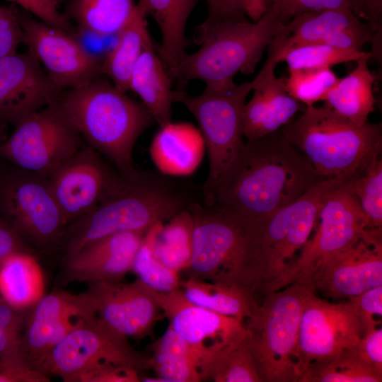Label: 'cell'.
Here are the masks:
<instances>
[{"mask_svg": "<svg viewBox=\"0 0 382 382\" xmlns=\"http://www.w3.org/2000/svg\"><path fill=\"white\" fill-rule=\"evenodd\" d=\"M323 180L279 129L246 140L203 203L259 226Z\"/></svg>", "mask_w": 382, "mask_h": 382, "instance_id": "cell-1", "label": "cell"}, {"mask_svg": "<svg viewBox=\"0 0 382 382\" xmlns=\"http://www.w3.org/2000/svg\"><path fill=\"white\" fill-rule=\"evenodd\" d=\"M123 174L119 190L66 226L62 240L65 255L113 233H146L204 201L202 185L179 177L135 168Z\"/></svg>", "mask_w": 382, "mask_h": 382, "instance_id": "cell-2", "label": "cell"}, {"mask_svg": "<svg viewBox=\"0 0 382 382\" xmlns=\"http://www.w3.org/2000/svg\"><path fill=\"white\" fill-rule=\"evenodd\" d=\"M59 102L89 146L122 173L134 168L132 151L140 134L155 122L142 103L99 77L62 92Z\"/></svg>", "mask_w": 382, "mask_h": 382, "instance_id": "cell-3", "label": "cell"}, {"mask_svg": "<svg viewBox=\"0 0 382 382\" xmlns=\"http://www.w3.org/2000/svg\"><path fill=\"white\" fill-rule=\"evenodd\" d=\"M284 24L267 11L256 22L246 19L204 21L197 28L199 49L167 69L171 79L199 80L207 87L226 88L238 73L254 72L263 53Z\"/></svg>", "mask_w": 382, "mask_h": 382, "instance_id": "cell-4", "label": "cell"}, {"mask_svg": "<svg viewBox=\"0 0 382 382\" xmlns=\"http://www.w3.org/2000/svg\"><path fill=\"white\" fill-rule=\"evenodd\" d=\"M279 129L325 179L352 178L381 154V123L354 124L325 104L306 106Z\"/></svg>", "mask_w": 382, "mask_h": 382, "instance_id": "cell-5", "label": "cell"}, {"mask_svg": "<svg viewBox=\"0 0 382 382\" xmlns=\"http://www.w3.org/2000/svg\"><path fill=\"white\" fill-rule=\"evenodd\" d=\"M349 180L334 178L320 181L256 228L252 243V289L255 296L278 290L311 237L325 199Z\"/></svg>", "mask_w": 382, "mask_h": 382, "instance_id": "cell-6", "label": "cell"}, {"mask_svg": "<svg viewBox=\"0 0 382 382\" xmlns=\"http://www.w3.org/2000/svg\"><path fill=\"white\" fill-rule=\"evenodd\" d=\"M194 221L188 277L252 291V241L257 228L237 216L203 202L190 208Z\"/></svg>", "mask_w": 382, "mask_h": 382, "instance_id": "cell-7", "label": "cell"}, {"mask_svg": "<svg viewBox=\"0 0 382 382\" xmlns=\"http://www.w3.org/2000/svg\"><path fill=\"white\" fill-rule=\"evenodd\" d=\"M313 292L291 284L263 296L245 320L248 346L261 382H297V345L303 308Z\"/></svg>", "mask_w": 382, "mask_h": 382, "instance_id": "cell-8", "label": "cell"}, {"mask_svg": "<svg viewBox=\"0 0 382 382\" xmlns=\"http://www.w3.org/2000/svg\"><path fill=\"white\" fill-rule=\"evenodd\" d=\"M252 91L250 81L226 88L207 87L197 96L174 90V102L180 103L197 121L209 156V172L202 185L203 198L242 148V110Z\"/></svg>", "mask_w": 382, "mask_h": 382, "instance_id": "cell-9", "label": "cell"}, {"mask_svg": "<svg viewBox=\"0 0 382 382\" xmlns=\"http://www.w3.org/2000/svg\"><path fill=\"white\" fill-rule=\"evenodd\" d=\"M81 137L58 99L16 122L0 154L20 169L48 176L81 148Z\"/></svg>", "mask_w": 382, "mask_h": 382, "instance_id": "cell-10", "label": "cell"}, {"mask_svg": "<svg viewBox=\"0 0 382 382\" xmlns=\"http://www.w3.org/2000/svg\"><path fill=\"white\" fill-rule=\"evenodd\" d=\"M351 179L325 199L314 234L280 282L278 290L291 284L309 288L313 275L325 261L352 245L371 228L352 190Z\"/></svg>", "mask_w": 382, "mask_h": 382, "instance_id": "cell-11", "label": "cell"}, {"mask_svg": "<svg viewBox=\"0 0 382 382\" xmlns=\"http://www.w3.org/2000/svg\"><path fill=\"white\" fill-rule=\"evenodd\" d=\"M0 212L28 245L62 242L67 223L47 177L17 168L0 178Z\"/></svg>", "mask_w": 382, "mask_h": 382, "instance_id": "cell-12", "label": "cell"}, {"mask_svg": "<svg viewBox=\"0 0 382 382\" xmlns=\"http://www.w3.org/2000/svg\"><path fill=\"white\" fill-rule=\"evenodd\" d=\"M146 357L136 351L127 337L105 324L98 316L81 318L52 349L41 373L76 382L83 374L106 364L144 369Z\"/></svg>", "mask_w": 382, "mask_h": 382, "instance_id": "cell-13", "label": "cell"}, {"mask_svg": "<svg viewBox=\"0 0 382 382\" xmlns=\"http://www.w3.org/2000/svg\"><path fill=\"white\" fill-rule=\"evenodd\" d=\"M47 177L67 226L120 188L125 175L91 146L81 148Z\"/></svg>", "mask_w": 382, "mask_h": 382, "instance_id": "cell-14", "label": "cell"}, {"mask_svg": "<svg viewBox=\"0 0 382 382\" xmlns=\"http://www.w3.org/2000/svg\"><path fill=\"white\" fill-rule=\"evenodd\" d=\"M362 336L360 323L349 301L331 303L311 292L300 321L299 377L311 362L354 349Z\"/></svg>", "mask_w": 382, "mask_h": 382, "instance_id": "cell-15", "label": "cell"}, {"mask_svg": "<svg viewBox=\"0 0 382 382\" xmlns=\"http://www.w3.org/2000/svg\"><path fill=\"white\" fill-rule=\"evenodd\" d=\"M19 18L23 42L57 87L61 90L79 88L101 75V61L71 33L20 12Z\"/></svg>", "mask_w": 382, "mask_h": 382, "instance_id": "cell-16", "label": "cell"}, {"mask_svg": "<svg viewBox=\"0 0 382 382\" xmlns=\"http://www.w3.org/2000/svg\"><path fill=\"white\" fill-rule=\"evenodd\" d=\"M381 42V31L374 32L349 8L299 14L284 25L270 42L267 57L279 63L288 50L306 45H325L362 50L366 43Z\"/></svg>", "mask_w": 382, "mask_h": 382, "instance_id": "cell-17", "label": "cell"}, {"mask_svg": "<svg viewBox=\"0 0 382 382\" xmlns=\"http://www.w3.org/2000/svg\"><path fill=\"white\" fill-rule=\"evenodd\" d=\"M29 310L23 334L24 352L29 365L40 373L48 354L79 320L97 316L96 301L88 291L54 290Z\"/></svg>", "mask_w": 382, "mask_h": 382, "instance_id": "cell-18", "label": "cell"}, {"mask_svg": "<svg viewBox=\"0 0 382 382\" xmlns=\"http://www.w3.org/2000/svg\"><path fill=\"white\" fill-rule=\"evenodd\" d=\"M378 286H382V228H369L325 261L308 287L327 297L349 299Z\"/></svg>", "mask_w": 382, "mask_h": 382, "instance_id": "cell-19", "label": "cell"}, {"mask_svg": "<svg viewBox=\"0 0 382 382\" xmlns=\"http://www.w3.org/2000/svg\"><path fill=\"white\" fill-rule=\"evenodd\" d=\"M88 291L96 301L98 317L127 339L151 335L161 316L156 291L138 279L130 283H91Z\"/></svg>", "mask_w": 382, "mask_h": 382, "instance_id": "cell-20", "label": "cell"}, {"mask_svg": "<svg viewBox=\"0 0 382 382\" xmlns=\"http://www.w3.org/2000/svg\"><path fill=\"white\" fill-rule=\"evenodd\" d=\"M62 92L29 50L0 57V122L15 125L57 100Z\"/></svg>", "mask_w": 382, "mask_h": 382, "instance_id": "cell-21", "label": "cell"}, {"mask_svg": "<svg viewBox=\"0 0 382 382\" xmlns=\"http://www.w3.org/2000/svg\"><path fill=\"white\" fill-rule=\"evenodd\" d=\"M156 295L169 327L209 357L245 331L243 320L191 302L180 287L168 292L156 291Z\"/></svg>", "mask_w": 382, "mask_h": 382, "instance_id": "cell-22", "label": "cell"}, {"mask_svg": "<svg viewBox=\"0 0 382 382\" xmlns=\"http://www.w3.org/2000/svg\"><path fill=\"white\" fill-rule=\"evenodd\" d=\"M145 234L134 231L113 233L65 255L62 282L121 281L132 272L136 253Z\"/></svg>", "mask_w": 382, "mask_h": 382, "instance_id": "cell-23", "label": "cell"}, {"mask_svg": "<svg viewBox=\"0 0 382 382\" xmlns=\"http://www.w3.org/2000/svg\"><path fill=\"white\" fill-rule=\"evenodd\" d=\"M277 64L267 57L259 73L250 81L253 94L242 110L246 140H254L279 130L306 108L287 93L285 78L275 76Z\"/></svg>", "mask_w": 382, "mask_h": 382, "instance_id": "cell-24", "label": "cell"}, {"mask_svg": "<svg viewBox=\"0 0 382 382\" xmlns=\"http://www.w3.org/2000/svg\"><path fill=\"white\" fill-rule=\"evenodd\" d=\"M205 142L199 129L189 122H172L160 127L149 153L157 170L173 177L192 175L200 165Z\"/></svg>", "mask_w": 382, "mask_h": 382, "instance_id": "cell-25", "label": "cell"}, {"mask_svg": "<svg viewBox=\"0 0 382 382\" xmlns=\"http://www.w3.org/2000/svg\"><path fill=\"white\" fill-rule=\"evenodd\" d=\"M150 41L137 60L129 80V90L137 93L160 127L171 121L174 90L171 78Z\"/></svg>", "mask_w": 382, "mask_h": 382, "instance_id": "cell-26", "label": "cell"}, {"mask_svg": "<svg viewBox=\"0 0 382 382\" xmlns=\"http://www.w3.org/2000/svg\"><path fill=\"white\" fill-rule=\"evenodd\" d=\"M152 351L151 357L145 359L144 369H151L164 382L204 381L209 354L186 342L169 326L152 345Z\"/></svg>", "mask_w": 382, "mask_h": 382, "instance_id": "cell-27", "label": "cell"}, {"mask_svg": "<svg viewBox=\"0 0 382 382\" xmlns=\"http://www.w3.org/2000/svg\"><path fill=\"white\" fill-rule=\"evenodd\" d=\"M147 15L137 2L135 9L117 33L115 46L101 61V74L108 76L119 90H129L132 70L146 45L151 41L148 29Z\"/></svg>", "mask_w": 382, "mask_h": 382, "instance_id": "cell-28", "label": "cell"}, {"mask_svg": "<svg viewBox=\"0 0 382 382\" xmlns=\"http://www.w3.org/2000/svg\"><path fill=\"white\" fill-rule=\"evenodd\" d=\"M45 291L44 272L33 253H16L0 264V297L11 306L29 310Z\"/></svg>", "mask_w": 382, "mask_h": 382, "instance_id": "cell-29", "label": "cell"}, {"mask_svg": "<svg viewBox=\"0 0 382 382\" xmlns=\"http://www.w3.org/2000/svg\"><path fill=\"white\" fill-rule=\"evenodd\" d=\"M369 59L357 60L355 69L339 78L324 100V104L336 113L359 125L367 122L375 109L373 86L376 77L369 69Z\"/></svg>", "mask_w": 382, "mask_h": 382, "instance_id": "cell-30", "label": "cell"}, {"mask_svg": "<svg viewBox=\"0 0 382 382\" xmlns=\"http://www.w3.org/2000/svg\"><path fill=\"white\" fill-rule=\"evenodd\" d=\"M138 2L159 28L161 43L158 54L167 69L174 66L186 54V25L197 0H139Z\"/></svg>", "mask_w": 382, "mask_h": 382, "instance_id": "cell-31", "label": "cell"}, {"mask_svg": "<svg viewBox=\"0 0 382 382\" xmlns=\"http://www.w3.org/2000/svg\"><path fill=\"white\" fill-rule=\"evenodd\" d=\"M180 288L191 302L243 322L258 305L253 294L236 285L187 277L180 280Z\"/></svg>", "mask_w": 382, "mask_h": 382, "instance_id": "cell-32", "label": "cell"}, {"mask_svg": "<svg viewBox=\"0 0 382 382\" xmlns=\"http://www.w3.org/2000/svg\"><path fill=\"white\" fill-rule=\"evenodd\" d=\"M193 228L190 210L178 213L166 224L160 222L154 226L150 232L156 257L175 272L187 269L192 255Z\"/></svg>", "mask_w": 382, "mask_h": 382, "instance_id": "cell-33", "label": "cell"}, {"mask_svg": "<svg viewBox=\"0 0 382 382\" xmlns=\"http://www.w3.org/2000/svg\"><path fill=\"white\" fill-rule=\"evenodd\" d=\"M25 311L0 297V369L16 374L23 382H47L48 376L33 369L25 357L23 340Z\"/></svg>", "mask_w": 382, "mask_h": 382, "instance_id": "cell-34", "label": "cell"}, {"mask_svg": "<svg viewBox=\"0 0 382 382\" xmlns=\"http://www.w3.org/2000/svg\"><path fill=\"white\" fill-rule=\"evenodd\" d=\"M136 4L134 0H70L67 15L81 31L105 36L120 32Z\"/></svg>", "mask_w": 382, "mask_h": 382, "instance_id": "cell-35", "label": "cell"}, {"mask_svg": "<svg viewBox=\"0 0 382 382\" xmlns=\"http://www.w3.org/2000/svg\"><path fill=\"white\" fill-rule=\"evenodd\" d=\"M354 349L311 362L298 382L382 381V373L364 361Z\"/></svg>", "mask_w": 382, "mask_h": 382, "instance_id": "cell-36", "label": "cell"}, {"mask_svg": "<svg viewBox=\"0 0 382 382\" xmlns=\"http://www.w3.org/2000/svg\"><path fill=\"white\" fill-rule=\"evenodd\" d=\"M203 376L215 382H261L245 331L207 359Z\"/></svg>", "mask_w": 382, "mask_h": 382, "instance_id": "cell-37", "label": "cell"}, {"mask_svg": "<svg viewBox=\"0 0 382 382\" xmlns=\"http://www.w3.org/2000/svg\"><path fill=\"white\" fill-rule=\"evenodd\" d=\"M364 57L371 58V53L314 44L291 48L280 56L279 62H286L289 69H299L331 67Z\"/></svg>", "mask_w": 382, "mask_h": 382, "instance_id": "cell-38", "label": "cell"}, {"mask_svg": "<svg viewBox=\"0 0 382 382\" xmlns=\"http://www.w3.org/2000/svg\"><path fill=\"white\" fill-rule=\"evenodd\" d=\"M352 190L371 228H382V158L376 156L350 180Z\"/></svg>", "mask_w": 382, "mask_h": 382, "instance_id": "cell-39", "label": "cell"}, {"mask_svg": "<svg viewBox=\"0 0 382 382\" xmlns=\"http://www.w3.org/2000/svg\"><path fill=\"white\" fill-rule=\"evenodd\" d=\"M285 78L287 93L306 106L325 100L339 78L330 67L289 69Z\"/></svg>", "mask_w": 382, "mask_h": 382, "instance_id": "cell-40", "label": "cell"}, {"mask_svg": "<svg viewBox=\"0 0 382 382\" xmlns=\"http://www.w3.org/2000/svg\"><path fill=\"white\" fill-rule=\"evenodd\" d=\"M132 272L139 281L155 291L168 292L180 287L179 273L163 265L154 255L150 229L136 253Z\"/></svg>", "mask_w": 382, "mask_h": 382, "instance_id": "cell-41", "label": "cell"}, {"mask_svg": "<svg viewBox=\"0 0 382 382\" xmlns=\"http://www.w3.org/2000/svg\"><path fill=\"white\" fill-rule=\"evenodd\" d=\"M336 8H349L365 21L361 0H272L267 11L285 25L303 13Z\"/></svg>", "mask_w": 382, "mask_h": 382, "instance_id": "cell-42", "label": "cell"}, {"mask_svg": "<svg viewBox=\"0 0 382 382\" xmlns=\"http://www.w3.org/2000/svg\"><path fill=\"white\" fill-rule=\"evenodd\" d=\"M208 14L205 21L246 19L257 21L267 11L262 0H205Z\"/></svg>", "mask_w": 382, "mask_h": 382, "instance_id": "cell-43", "label": "cell"}, {"mask_svg": "<svg viewBox=\"0 0 382 382\" xmlns=\"http://www.w3.org/2000/svg\"><path fill=\"white\" fill-rule=\"evenodd\" d=\"M349 299L360 323L363 335L381 325L382 286L369 289Z\"/></svg>", "mask_w": 382, "mask_h": 382, "instance_id": "cell-44", "label": "cell"}, {"mask_svg": "<svg viewBox=\"0 0 382 382\" xmlns=\"http://www.w3.org/2000/svg\"><path fill=\"white\" fill-rule=\"evenodd\" d=\"M23 40L18 11L13 5L0 6V57L16 53Z\"/></svg>", "mask_w": 382, "mask_h": 382, "instance_id": "cell-45", "label": "cell"}, {"mask_svg": "<svg viewBox=\"0 0 382 382\" xmlns=\"http://www.w3.org/2000/svg\"><path fill=\"white\" fill-rule=\"evenodd\" d=\"M138 370L134 367L106 364L81 374L76 382H139Z\"/></svg>", "mask_w": 382, "mask_h": 382, "instance_id": "cell-46", "label": "cell"}, {"mask_svg": "<svg viewBox=\"0 0 382 382\" xmlns=\"http://www.w3.org/2000/svg\"><path fill=\"white\" fill-rule=\"evenodd\" d=\"M354 349L364 361L382 373L381 327L366 332L361 337Z\"/></svg>", "mask_w": 382, "mask_h": 382, "instance_id": "cell-47", "label": "cell"}, {"mask_svg": "<svg viewBox=\"0 0 382 382\" xmlns=\"http://www.w3.org/2000/svg\"><path fill=\"white\" fill-rule=\"evenodd\" d=\"M36 16L41 21L70 33L72 27L66 16L50 7L45 0H11Z\"/></svg>", "mask_w": 382, "mask_h": 382, "instance_id": "cell-48", "label": "cell"}, {"mask_svg": "<svg viewBox=\"0 0 382 382\" xmlns=\"http://www.w3.org/2000/svg\"><path fill=\"white\" fill-rule=\"evenodd\" d=\"M19 252L33 253V250L9 223L0 218V264Z\"/></svg>", "mask_w": 382, "mask_h": 382, "instance_id": "cell-49", "label": "cell"}, {"mask_svg": "<svg viewBox=\"0 0 382 382\" xmlns=\"http://www.w3.org/2000/svg\"><path fill=\"white\" fill-rule=\"evenodd\" d=\"M366 22L374 32L381 31L382 0H361Z\"/></svg>", "mask_w": 382, "mask_h": 382, "instance_id": "cell-50", "label": "cell"}, {"mask_svg": "<svg viewBox=\"0 0 382 382\" xmlns=\"http://www.w3.org/2000/svg\"><path fill=\"white\" fill-rule=\"evenodd\" d=\"M45 2L52 8L57 10V7L62 0H45Z\"/></svg>", "mask_w": 382, "mask_h": 382, "instance_id": "cell-51", "label": "cell"}, {"mask_svg": "<svg viewBox=\"0 0 382 382\" xmlns=\"http://www.w3.org/2000/svg\"><path fill=\"white\" fill-rule=\"evenodd\" d=\"M264 2V4L267 10L268 7L270 6L271 2L272 0H262Z\"/></svg>", "mask_w": 382, "mask_h": 382, "instance_id": "cell-52", "label": "cell"}]
</instances>
